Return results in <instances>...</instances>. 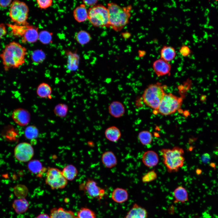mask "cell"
<instances>
[{
	"label": "cell",
	"mask_w": 218,
	"mask_h": 218,
	"mask_svg": "<svg viewBox=\"0 0 218 218\" xmlns=\"http://www.w3.org/2000/svg\"><path fill=\"white\" fill-rule=\"evenodd\" d=\"M27 50L19 43L13 41L7 45L0 54L5 71L19 68L25 62Z\"/></svg>",
	"instance_id": "cell-1"
},
{
	"label": "cell",
	"mask_w": 218,
	"mask_h": 218,
	"mask_svg": "<svg viewBox=\"0 0 218 218\" xmlns=\"http://www.w3.org/2000/svg\"><path fill=\"white\" fill-rule=\"evenodd\" d=\"M110 27L116 31H119L129 23L131 16V5L122 7L117 4L107 3Z\"/></svg>",
	"instance_id": "cell-2"
},
{
	"label": "cell",
	"mask_w": 218,
	"mask_h": 218,
	"mask_svg": "<svg viewBox=\"0 0 218 218\" xmlns=\"http://www.w3.org/2000/svg\"><path fill=\"white\" fill-rule=\"evenodd\" d=\"M160 153L168 172H177L183 166L185 158L182 148L176 146L172 149L163 148L160 150Z\"/></svg>",
	"instance_id": "cell-3"
},
{
	"label": "cell",
	"mask_w": 218,
	"mask_h": 218,
	"mask_svg": "<svg viewBox=\"0 0 218 218\" xmlns=\"http://www.w3.org/2000/svg\"><path fill=\"white\" fill-rule=\"evenodd\" d=\"M165 86L157 82L148 85L142 96L143 103L153 109V112L157 110L165 94Z\"/></svg>",
	"instance_id": "cell-4"
},
{
	"label": "cell",
	"mask_w": 218,
	"mask_h": 218,
	"mask_svg": "<svg viewBox=\"0 0 218 218\" xmlns=\"http://www.w3.org/2000/svg\"><path fill=\"white\" fill-rule=\"evenodd\" d=\"M7 25L10 28L12 35L21 38L24 43H34L38 40V28L35 26L29 24L19 25L8 24Z\"/></svg>",
	"instance_id": "cell-5"
},
{
	"label": "cell",
	"mask_w": 218,
	"mask_h": 218,
	"mask_svg": "<svg viewBox=\"0 0 218 218\" xmlns=\"http://www.w3.org/2000/svg\"><path fill=\"white\" fill-rule=\"evenodd\" d=\"M183 101L182 97L170 93H166L158 108L153 113L164 116L173 114L180 108Z\"/></svg>",
	"instance_id": "cell-6"
},
{
	"label": "cell",
	"mask_w": 218,
	"mask_h": 218,
	"mask_svg": "<svg viewBox=\"0 0 218 218\" xmlns=\"http://www.w3.org/2000/svg\"><path fill=\"white\" fill-rule=\"evenodd\" d=\"M88 19L94 26L110 27L107 7L101 4H96L88 10Z\"/></svg>",
	"instance_id": "cell-7"
},
{
	"label": "cell",
	"mask_w": 218,
	"mask_h": 218,
	"mask_svg": "<svg viewBox=\"0 0 218 218\" xmlns=\"http://www.w3.org/2000/svg\"><path fill=\"white\" fill-rule=\"evenodd\" d=\"M29 9L24 2L19 0L12 1L10 5L9 16L14 24L19 25L28 24Z\"/></svg>",
	"instance_id": "cell-8"
},
{
	"label": "cell",
	"mask_w": 218,
	"mask_h": 218,
	"mask_svg": "<svg viewBox=\"0 0 218 218\" xmlns=\"http://www.w3.org/2000/svg\"><path fill=\"white\" fill-rule=\"evenodd\" d=\"M46 183L52 189H61L67 185V180L58 169L51 168L48 170L45 179Z\"/></svg>",
	"instance_id": "cell-9"
},
{
	"label": "cell",
	"mask_w": 218,
	"mask_h": 218,
	"mask_svg": "<svg viewBox=\"0 0 218 218\" xmlns=\"http://www.w3.org/2000/svg\"><path fill=\"white\" fill-rule=\"evenodd\" d=\"M14 156L18 161L26 162L30 160L34 155L33 148L31 145L27 142H22L17 144L14 150Z\"/></svg>",
	"instance_id": "cell-10"
},
{
	"label": "cell",
	"mask_w": 218,
	"mask_h": 218,
	"mask_svg": "<svg viewBox=\"0 0 218 218\" xmlns=\"http://www.w3.org/2000/svg\"><path fill=\"white\" fill-rule=\"evenodd\" d=\"M81 189L90 197L100 200L104 196L105 191L99 187L94 180L89 179L81 185Z\"/></svg>",
	"instance_id": "cell-11"
},
{
	"label": "cell",
	"mask_w": 218,
	"mask_h": 218,
	"mask_svg": "<svg viewBox=\"0 0 218 218\" xmlns=\"http://www.w3.org/2000/svg\"><path fill=\"white\" fill-rule=\"evenodd\" d=\"M12 117L17 124L21 126H26L29 123L31 115L27 110L22 108H18L13 111Z\"/></svg>",
	"instance_id": "cell-12"
},
{
	"label": "cell",
	"mask_w": 218,
	"mask_h": 218,
	"mask_svg": "<svg viewBox=\"0 0 218 218\" xmlns=\"http://www.w3.org/2000/svg\"><path fill=\"white\" fill-rule=\"evenodd\" d=\"M153 68L158 77L169 75L171 68L170 64L161 58L155 60L152 64Z\"/></svg>",
	"instance_id": "cell-13"
},
{
	"label": "cell",
	"mask_w": 218,
	"mask_h": 218,
	"mask_svg": "<svg viewBox=\"0 0 218 218\" xmlns=\"http://www.w3.org/2000/svg\"><path fill=\"white\" fill-rule=\"evenodd\" d=\"M142 160L144 164L146 167H152L158 164L159 161V157L155 151L149 150L143 154Z\"/></svg>",
	"instance_id": "cell-14"
},
{
	"label": "cell",
	"mask_w": 218,
	"mask_h": 218,
	"mask_svg": "<svg viewBox=\"0 0 218 218\" xmlns=\"http://www.w3.org/2000/svg\"><path fill=\"white\" fill-rule=\"evenodd\" d=\"M147 213L144 208L135 203L124 218H147Z\"/></svg>",
	"instance_id": "cell-15"
},
{
	"label": "cell",
	"mask_w": 218,
	"mask_h": 218,
	"mask_svg": "<svg viewBox=\"0 0 218 218\" xmlns=\"http://www.w3.org/2000/svg\"><path fill=\"white\" fill-rule=\"evenodd\" d=\"M49 216L50 218H77L73 211L61 207L52 209Z\"/></svg>",
	"instance_id": "cell-16"
},
{
	"label": "cell",
	"mask_w": 218,
	"mask_h": 218,
	"mask_svg": "<svg viewBox=\"0 0 218 218\" xmlns=\"http://www.w3.org/2000/svg\"><path fill=\"white\" fill-rule=\"evenodd\" d=\"M109 114L115 118H119L122 116L125 112V108L123 104L117 101L112 102L108 107Z\"/></svg>",
	"instance_id": "cell-17"
},
{
	"label": "cell",
	"mask_w": 218,
	"mask_h": 218,
	"mask_svg": "<svg viewBox=\"0 0 218 218\" xmlns=\"http://www.w3.org/2000/svg\"><path fill=\"white\" fill-rule=\"evenodd\" d=\"M73 16L78 22L81 23L88 19V12L86 6L83 3L81 4L74 9Z\"/></svg>",
	"instance_id": "cell-18"
},
{
	"label": "cell",
	"mask_w": 218,
	"mask_h": 218,
	"mask_svg": "<svg viewBox=\"0 0 218 218\" xmlns=\"http://www.w3.org/2000/svg\"><path fill=\"white\" fill-rule=\"evenodd\" d=\"M101 161L104 167L108 168L115 167L117 164V157L114 153L111 151H106L102 154Z\"/></svg>",
	"instance_id": "cell-19"
},
{
	"label": "cell",
	"mask_w": 218,
	"mask_h": 218,
	"mask_svg": "<svg viewBox=\"0 0 218 218\" xmlns=\"http://www.w3.org/2000/svg\"><path fill=\"white\" fill-rule=\"evenodd\" d=\"M111 197L114 202L121 203L127 200L128 193L126 189L121 188H117L114 189L112 193Z\"/></svg>",
	"instance_id": "cell-20"
},
{
	"label": "cell",
	"mask_w": 218,
	"mask_h": 218,
	"mask_svg": "<svg viewBox=\"0 0 218 218\" xmlns=\"http://www.w3.org/2000/svg\"><path fill=\"white\" fill-rule=\"evenodd\" d=\"M28 201L25 198H18L15 200L12 203V207L16 213L21 214L25 213L29 206Z\"/></svg>",
	"instance_id": "cell-21"
},
{
	"label": "cell",
	"mask_w": 218,
	"mask_h": 218,
	"mask_svg": "<svg viewBox=\"0 0 218 218\" xmlns=\"http://www.w3.org/2000/svg\"><path fill=\"white\" fill-rule=\"evenodd\" d=\"M160 58L169 62L174 59L176 53L175 49L173 47L164 45L160 50Z\"/></svg>",
	"instance_id": "cell-22"
},
{
	"label": "cell",
	"mask_w": 218,
	"mask_h": 218,
	"mask_svg": "<svg viewBox=\"0 0 218 218\" xmlns=\"http://www.w3.org/2000/svg\"><path fill=\"white\" fill-rule=\"evenodd\" d=\"M173 194L174 203H184L188 200V196L186 189L182 186H179L174 190Z\"/></svg>",
	"instance_id": "cell-23"
},
{
	"label": "cell",
	"mask_w": 218,
	"mask_h": 218,
	"mask_svg": "<svg viewBox=\"0 0 218 218\" xmlns=\"http://www.w3.org/2000/svg\"><path fill=\"white\" fill-rule=\"evenodd\" d=\"M106 138L110 141L115 142L117 141L121 136V133L119 129L115 126L107 128L104 132Z\"/></svg>",
	"instance_id": "cell-24"
},
{
	"label": "cell",
	"mask_w": 218,
	"mask_h": 218,
	"mask_svg": "<svg viewBox=\"0 0 218 218\" xmlns=\"http://www.w3.org/2000/svg\"><path fill=\"white\" fill-rule=\"evenodd\" d=\"M52 92V89L51 86L45 82L40 83L38 86L36 90L37 95L41 98L49 97Z\"/></svg>",
	"instance_id": "cell-25"
},
{
	"label": "cell",
	"mask_w": 218,
	"mask_h": 218,
	"mask_svg": "<svg viewBox=\"0 0 218 218\" xmlns=\"http://www.w3.org/2000/svg\"><path fill=\"white\" fill-rule=\"evenodd\" d=\"M68 58L67 66L68 68L71 70H74L78 68L79 58L77 54L68 51L66 53Z\"/></svg>",
	"instance_id": "cell-26"
},
{
	"label": "cell",
	"mask_w": 218,
	"mask_h": 218,
	"mask_svg": "<svg viewBox=\"0 0 218 218\" xmlns=\"http://www.w3.org/2000/svg\"><path fill=\"white\" fill-rule=\"evenodd\" d=\"M64 177L67 180H72L76 177L78 173L76 167L72 165L65 166L61 171Z\"/></svg>",
	"instance_id": "cell-27"
},
{
	"label": "cell",
	"mask_w": 218,
	"mask_h": 218,
	"mask_svg": "<svg viewBox=\"0 0 218 218\" xmlns=\"http://www.w3.org/2000/svg\"><path fill=\"white\" fill-rule=\"evenodd\" d=\"M75 39L78 43L84 45L88 43L91 40V37L87 31L82 30L77 32L75 35Z\"/></svg>",
	"instance_id": "cell-28"
},
{
	"label": "cell",
	"mask_w": 218,
	"mask_h": 218,
	"mask_svg": "<svg viewBox=\"0 0 218 218\" xmlns=\"http://www.w3.org/2000/svg\"><path fill=\"white\" fill-rule=\"evenodd\" d=\"M138 138L140 143L145 146L150 144L153 139L152 133L147 130L140 131L138 134Z\"/></svg>",
	"instance_id": "cell-29"
},
{
	"label": "cell",
	"mask_w": 218,
	"mask_h": 218,
	"mask_svg": "<svg viewBox=\"0 0 218 218\" xmlns=\"http://www.w3.org/2000/svg\"><path fill=\"white\" fill-rule=\"evenodd\" d=\"M53 111L57 116L61 117H64L67 114L68 107L64 104H59L55 107Z\"/></svg>",
	"instance_id": "cell-30"
},
{
	"label": "cell",
	"mask_w": 218,
	"mask_h": 218,
	"mask_svg": "<svg viewBox=\"0 0 218 218\" xmlns=\"http://www.w3.org/2000/svg\"><path fill=\"white\" fill-rule=\"evenodd\" d=\"M77 218H96L95 213L86 207L81 208L77 213Z\"/></svg>",
	"instance_id": "cell-31"
},
{
	"label": "cell",
	"mask_w": 218,
	"mask_h": 218,
	"mask_svg": "<svg viewBox=\"0 0 218 218\" xmlns=\"http://www.w3.org/2000/svg\"><path fill=\"white\" fill-rule=\"evenodd\" d=\"M29 170L32 173L37 174L40 173L42 169L41 163L36 160L31 161L28 165Z\"/></svg>",
	"instance_id": "cell-32"
},
{
	"label": "cell",
	"mask_w": 218,
	"mask_h": 218,
	"mask_svg": "<svg viewBox=\"0 0 218 218\" xmlns=\"http://www.w3.org/2000/svg\"><path fill=\"white\" fill-rule=\"evenodd\" d=\"M45 55L41 50H38L33 52L31 55V59L35 64H38L42 63L45 59Z\"/></svg>",
	"instance_id": "cell-33"
},
{
	"label": "cell",
	"mask_w": 218,
	"mask_h": 218,
	"mask_svg": "<svg viewBox=\"0 0 218 218\" xmlns=\"http://www.w3.org/2000/svg\"><path fill=\"white\" fill-rule=\"evenodd\" d=\"M25 137L29 139L36 138L38 134V131L35 126L30 125L27 127L25 130Z\"/></svg>",
	"instance_id": "cell-34"
},
{
	"label": "cell",
	"mask_w": 218,
	"mask_h": 218,
	"mask_svg": "<svg viewBox=\"0 0 218 218\" xmlns=\"http://www.w3.org/2000/svg\"><path fill=\"white\" fill-rule=\"evenodd\" d=\"M52 34L47 31H41L39 33L38 39L43 44H48L52 41Z\"/></svg>",
	"instance_id": "cell-35"
},
{
	"label": "cell",
	"mask_w": 218,
	"mask_h": 218,
	"mask_svg": "<svg viewBox=\"0 0 218 218\" xmlns=\"http://www.w3.org/2000/svg\"><path fill=\"white\" fill-rule=\"evenodd\" d=\"M157 177L156 173L154 170H151L144 175L142 178L143 183H147L156 180Z\"/></svg>",
	"instance_id": "cell-36"
},
{
	"label": "cell",
	"mask_w": 218,
	"mask_h": 218,
	"mask_svg": "<svg viewBox=\"0 0 218 218\" xmlns=\"http://www.w3.org/2000/svg\"><path fill=\"white\" fill-rule=\"evenodd\" d=\"M26 191V188L24 185L18 184L15 186L14 188V194L18 198H24V194Z\"/></svg>",
	"instance_id": "cell-37"
},
{
	"label": "cell",
	"mask_w": 218,
	"mask_h": 218,
	"mask_svg": "<svg viewBox=\"0 0 218 218\" xmlns=\"http://www.w3.org/2000/svg\"><path fill=\"white\" fill-rule=\"evenodd\" d=\"M36 2L38 7L41 9H46L51 6L53 4L52 0H37Z\"/></svg>",
	"instance_id": "cell-38"
},
{
	"label": "cell",
	"mask_w": 218,
	"mask_h": 218,
	"mask_svg": "<svg viewBox=\"0 0 218 218\" xmlns=\"http://www.w3.org/2000/svg\"><path fill=\"white\" fill-rule=\"evenodd\" d=\"M179 52L182 56L187 57L190 55L192 51L189 46L184 45L180 47Z\"/></svg>",
	"instance_id": "cell-39"
},
{
	"label": "cell",
	"mask_w": 218,
	"mask_h": 218,
	"mask_svg": "<svg viewBox=\"0 0 218 218\" xmlns=\"http://www.w3.org/2000/svg\"><path fill=\"white\" fill-rule=\"evenodd\" d=\"M12 1L11 0H0V7L2 8H5L10 5Z\"/></svg>",
	"instance_id": "cell-40"
},
{
	"label": "cell",
	"mask_w": 218,
	"mask_h": 218,
	"mask_svg": "<svg viewBox=\"0 0 218 218\" xmlns=\"http://www.w3.org/2000/svg\"><path fill=\"white\" fill-rule=\"evenodd\" d=\"M7 30L6 26L3 23L0 24V39L6 34Z\"/></svg>",
	"instance_id": "cell-41"
},
{
	"label": "cell",
	"mask_w": 218,
	"mask_h": 218,
	"mask_svg": "<svg viewBox=\"0 0 218 218\" xmlns=\"http://www.w3.org/2000/svg\"><path fill=\"white\" fill-rule=\"evenodd\" d=\"M83 3L86 6L87 5L88 6H90L92 7L95 5H96L98 2V0H83Z\"/></svg>",
	"instance_id": "cell-42"
},
{
	"label": "cell",
	"mask_w": 218,
	"mask_h": 218,
	"mask_svg": "<svg viewBox=\"0 0 218 218\" xmlns=\"http://www.w3.org/2000/svg\"><path fill=\"white\" fill-rule=\"evenodd\" d=\"M210 158V155L208 154H205L202 156L201 160L203 162L206 163L209 161Z\"/></svg>",
	"instance_id": "cell-43"
},
{
	"label": "cell",
	"mask_w": 218,
	"mask_h": 218,
	"mask_svg": "<svg viewBox=\"0 0 218 218\" xmlns=\"http://www.w3.org/2000/svg\"><path fill=\"white\" fill-rule=\"evenodd\" d=\"M36 218H50V216L45 213H42L38 215Z\"/></svg>",
	"instance_id": "cell-44"
},
{
	"label": "cell",
	"mask_w": 218,
	"mask_h": 218,
	"mask_svg": "<svg viewBox=\"0 0 218 218\" xmlns=\"http://www.w3.org/2000/svg\"></svg>",
	"instance_id": "cell-45"
}]
</instances>
